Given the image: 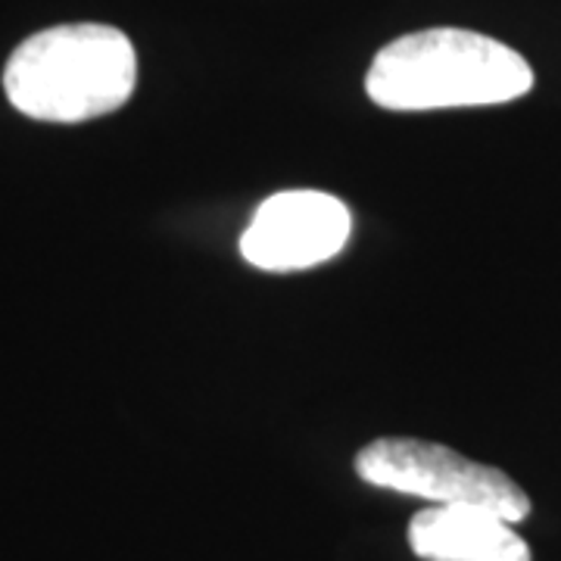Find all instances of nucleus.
Wrapping results in <instances>:
<instances>
[{
    "label": "nucleus",
    "instance_id": "obj_1",
    "mask_svg": "<svg viewBox=\"0 0 561 561\" xmlns=\"http://www.w3.org/2000/svg\"><path fill=\"white\" fill-rule=\"evenodd\" d=\"M530 88L534 69L518 50L468 28H424L390 41L365 76L371 103L393 113L496 106Z\"/></svg>",
    "mask_w": 561,
    "mask_h": 561
},
{
    "label": "nucleus",
    "instance_id": "obj_2",
    "mask_svg": "<svg viewBox=\"0 0 561 561\" xmlns=\"http://www.w3.org/2000/svg\"><path fill=\"white\" fill-rule=\"evenodd\" d=\"M138 54L125 32L69 22L25 38L3 69L7 101L38 122H88L131 101Z\"/></svg>",
    "mask_w": 561,
    "mask_h": 561
},
{
    "label": "nucleus",
    "instance_id": "obj_3",
    "mask_svg": "<svg viewBox=\"0 0 561 561\" xmlns=\"http://www.w3.org/2000/svg\"><path fill=\"white\" fill-rule=\"evenodd\" d=\"M362 481L431 505H468L518 524L530 515V500L500 468L465 459L456 449L415 437H381L356 456Z\"/></svg>",
    "mask_w": 561,
    "mask_h": 561
},
{
    "label": "nucleus",
    "instance_id": "obj_4",
    "mask_svg": "<svg viewBox=\"0 0 561 561\" xmlns=\"http://www.w3.org/2000/svg\"><path fill=\"white\" fill-rule=\"evenodd\" d=\"M353 234L346 203L324 191H280L260 203L241 256L262 272H302L334 260Z\"/></svg>",
    "mask_w": 561,
    "mask_h": 561
},
{
    "label": "nucleus",
    "instance_id": "obj_5",
    "mask_svg": "<svg viewBox=\"0 0 561 561\" xmlns=\"http://www.w3.org/2000/svg\"><path fill=\"white\" fill-rule=\"evenodd\" d=\"M421 561H530V546L500 515L468 505H427L409 524Z\"/></svg>",
    "mask_w": 561,
    "mask_h": 561
}]
</instances>
